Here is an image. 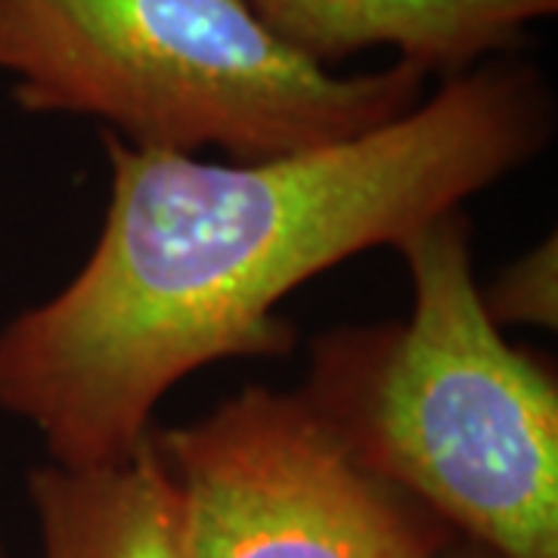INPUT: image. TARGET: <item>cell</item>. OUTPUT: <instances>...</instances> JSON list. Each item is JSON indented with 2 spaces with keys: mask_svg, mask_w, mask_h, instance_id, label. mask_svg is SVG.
Returning a JSON list of instances; mask_svg holds the SVG:
<instances>
[{
  "mask_svg": "<svg viewBox=\"0 0 558 558\" xmlns=\"http://www.w3.org/2000/svg\"><path fill=\"white\" fill-rule=\"evenodd\" d=\"M556 137L534 62L440 78L400 119L258 161L134 149L100 131L109 202L78 274L0 326V413L47 462L102 465L156 432L165 395L218 360L286 357L279 304L527 168Z\"/></svg>",
  "mask_w": 558,
  "mask_h": 558,
  "instance_id": "obj_1",
  "label": "cell"
},
{
  "mask_svg": "<svg viewBox=\"0 0 558 558\" xmlns=\"http://www.w3.org/2000/svg\"><path fill=\"white\" fill-rule=\"evenodd\" d=\"M407 319L311 341L301 398L376 475L502 558H558V381L481 301L472 220L450 208L395 245Z\"/></svg>",
  "mask_w": 558,
  "mask_h": 558,
  "instance_id": "obj_2",
  "label": "cell"
},
{
  "mask_svg": "<svg viewBox=\"0 0 558 558\" xmlns=\"http://www.w3.org/2000/svg\"><path fill=\"white\" fill-rule=\"evenodd\" d=\"M0 75L32 116L100 121L134 149L230 161L332 146L425 97L418 69L336 72L248 0H0Z\"/></svg>",
  "mask_w": 558,
  "mask_h": 558,
  "instance_id": "obj_3",
  "label": "cell"
},
{
  "mask_svg": "<svg viewBox=\"0 0 558 558\" xmlns=\"http://www.w3.org/2000/svg\"><path fill=\"white\" fill-rule=\"evenodd\" d=\"M153 444L190 558H440L457 534L366 469L299 388L245 385Z\"/></svg>",
  "mask_w": 558,
  "mask_h": 558,
  "instance_id": "obj_4",
  "label": "cell"
},
{
  "mask_svg": "<svg viewBox=\"0 0 558 558\" xmlns=\"http://www.w3.org/2000/svg\"><path fill=\"white\" fill-rule=\"evenodd\" d=\"M304 57L336 69L366 50H395L422 75L450 78L512 57L558 0H248Z\"/></svg>",
  "mask_w": 558,
  "mask_h": 558,
  "instance_id": "obj_5",
  "label": "cell"
},
{
  "mask_svg": "<svg viewBox=\"0 0 558 558\" xmlns=\"http://www.w3.org/2000/svg\"><path fill=\"white\" fill-rule=\"evenodd\" d=\"M40 558H190L178 490L153 435L102 465H35L25 478Z\"/></svg>",
  "mask_w": 558,
  "mask_h": 558,
  "instance_id": "obj_6",
  "label": "cell"
},
{
  "mask_svg": "<svg viewBox=\"0 0 558 558\" xmlns=\"http://www.w3.org/2000/svg\"><path fill=\"white\" fill-rule=\"evenodd\" d=\"M481 301L490 319L502 326H558V245L556 233L537 242L531 252L506 264L494 282L481 286Z\"/></svg>",
  "mask_w": 558,
  "mask_h": 558,
  "instance_id": "obj_7",
  "label": "cell"
},
{
  "mask_svg": "<svg viewBox=\"0 0 558 558\" xmlns=\"http://www.w3.org/2000/svg\"><path fill=\"white\" fill-rule=\"evenodd\" d=\"M440 558H502L494 549H487V546H481L475 539L462 537V534H453V539L444 546V553Z\"/></svg>",
  "mask_w": 558,
  "mask_h": 558,
  "instance_id": "obj_8",
  "label": "cell"
},
{
  "mask_svg": "<svg viewBox=\"0 0 558 558\" xmlns=\"http://www.w3.org/2000/svg\"><path fill=\"white\" fill-rule=\"evenodd\" d=\"M0 558H10V549H7V539H3V531H0Z\"/></svg>",
  "mask_w": 558,
  "mask_h": 558,
  "instance_id": "obj_9",
  "label": "cell"
}]
</instances>
